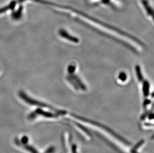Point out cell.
I'll list each match as a JSON object with an SVG mask.
<instances>
[{"mask_svg": "<svg viewBox=\"0 0 154 153\" xmlns=\"http://www.w3.org/2000/svg\"><path fill=\"white\" fill-rule=\"evenodd\" d=\"M22 10H23L22 7H20V9L18 10L15 13L13 14V16L14 18H15V19H16V18L18 19L19 17H20V15L22 14Z\"/></svg>", "mask_w": 154, "mask_h": 153, "instance_id": "4", "label": "cell"}, {"mask_svg": "<svg viewBox=\"0 0 154 153\" xmlns=\"http://www.w3.org/2000/svg\"><path fill=\"white\" fill-rule=\"evenodd\" d=\"M119 79L121 81H125V80L127 79L126 74H125V73H121L120 74Z\"/></svg>", "mask_w": 154, "mask_h": 153, "instance_id": "5", "label": "cell"}, {"mask_svg": "<svg viewBox=\"0 0 154 153\" xmlns=\"http://www.w3.org/2000/svg\"><path fill=\"white\" fill-rule=\"evenodd\" d=\"M16 5V2L15 1H13L8 5V6H6L5 7L0 9V14L3 13L4 12L7 11V10H11V9H13Z\"/></svg>", "mask_w": 154, "mask_h": 153, "instance_id": "3", "label": "cell"}, {"mask_svg": "<svg viewBox=\"0 0 154 153\" xmlns=\"http://www.w3.org/2000/svg\"><path fill=\"white\" fill-rule=\"evenodd\" d=\"M72 153H77L76 150V146L75 145H73L72 146Z\"/></svg>", "mask_w": 154, "mask_h": 153, "instance_id": "6", "label": "cell"}, {"mask_svg": "<svg viewBox=\"0 0 154 153\" xmlns=\"http://www.w3.org/2000/svg\"><path fill=\"white\" fill-rule=\"evenodd\" d=\"M59 34L62 38L66 39V40H68L71 42H73V43L77 44L79 41V40L78 38L70 34L68 32L65 31L64 29H60L59 32Z\"/></svg>", "mask_w": 154, "mask_h": 153, "instance_id": "2", "label": "cell"}, {"mask_svg": "<svg viewBox=\"0 0 154 153\" xmlns=\"http://www.w3.org/2000/svg\"><path fill=\"white\" fill-rule=\"evenodd\" d=\"M73 72H69V73H71L73 74ZM69 74V75L67 77V80L69 81V82L71 83V85H72L75 88L79 90L80 89L82 90H86L85 86L84 85L83 82H82L81 80L79 79V78L76 75H73V74Z\"/></svg>", "mask_w": 154, "mask_h": 153, "instance_id": "1", "label": "cell"}, {"mask_svg": "<svg viewBox=\"0 0 154 153\" xmlns=\"http://www.w3.org/2000/svg\"><path fill=\"white\" fill-rule=\"evenodd\" d=\"M25 1H26V0H19V3H23Z\"/></svg>", "mask_w": 154, "mask_h": 153, "instance_id": "7", "label": "cell"}]
</instances>
